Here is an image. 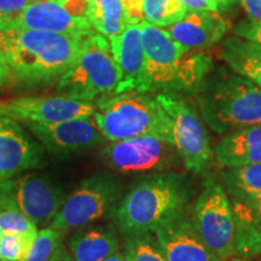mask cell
I'll use <instances>...</instances> for the list:
<instances>
[{
    "instance_id": "6da1fadb",
    "label": "cell",
    "mask_w": 261,
    "mask_h": 261,
    "mask_svg": "<svg viewBox=\"0 0 261 261\" xmlns=\"http://www.w3.org/2000/svg\"><path fill=\"white\" fill-rule=\"evenodd\" d=\"M89 33L68 34L2 27L0 47L9 64L11 80L25 89L51 86L76 61Z\"/></svg>"
},
{
    "instance_id": "7a4b0ae2",
    "label": "cell",
    "mask_w": 261,
    "mask_h": 261,
    "mask_svg": "<svg viewBox=\"0 0 261 261\" xmlns=\"http://www.w3.org/2000/svg\"><path fill=\"white\" fill-rule=\"evenodd\" d=\"M192 189L187 175L171 171L137 179L117 202L110 218L122 234L158 227L189 207Z\"/></svg>"
},
{
    "instance_id": "3957f363",
    "label": "cell",
    "mask_w": 261,
    "mask_h": 261,
    "mask_svg": "<svg viewBox=\"0 0 261 261\" xmlns=\"http://www.w3.org/2000/svg\"><path fill=\"white\" fill-rule=\"evenodd\" d=\"M194 97L205 125L218 135L261 125V90L230 68H212Z\"/></svg>"
},
{
    "instance_id": "277c9868",
    "label": "cell",
    "mask_w": 261,
    "mask_h": 261,
    "mask_svg": "<svg viewBox=\"0 0 261 261\" xmlns=\"http://www.w3.org/2000/svg\"><path fill=\"white\" fill-rule=\"evenodd\" d=\"M145 54V73L149 92L194 93L202 79L214 67L210 56H188L187 47L173 39L166 29L140 22Z\"/></svg>"
},
{
    "instance_id": "5b68a950",
    "label": "cell",
    "mask_w": 261,
    "mask_h": 261,
    "mask_svg": "<svg viewBox=\"0 0 261 261\" xmlns=\"http://www.w3.org/2000/svg\"><path fill=\"white\" fill-rule=\"evenodd\" d=\"M93 117L98 129L109 142L159 135L173 143L168 117L156 96L149 92L127 91L98 98Z\"/></svg>"
},
{
    "instance_id": "8992f818",
    "label": "cell",
    "mask_w": 261,
    "mask_h": 261,
    "mask_svg": "<svg viewBox=\"0 0 261 261\" xmlns=\"http://www.w3.org/2000/svg\"><path fill=\"white\" fill-rule=\"evenodd\" d=\"M119 80L109 39L92 31L85 37L76 61L58 80L56 94L93 102L115 94Z\"/></svg>"
},
{
    "instance_id": "52a82bcc",
    "label": "cell",
    "mask_w": 261,
    "mask_h": 261,
    "mask_svg": "<svg viewBox=\"0 0 261 261\" xmlns=\"http://www.w3.org/2000/svg\"><path fill=\"white\" fill-rule=\"evenodd\" d=\"M121 197L122 185L115 175L108 172L94 173L65 197L50 227L65 232L96 223L110 215Z\"/></svg>"
},
{
    "instance_id": "ba28073f",
    "label": "cell",
    "mask_w": 261,
    "mask_h": 261,
    "mask_svg": "<svg viewBox=\"0 0 261 261\" xmlns=\"http://www.w3.org/2000/svg\"><path fill=\"white\" fill-rule=\"evenodd\" d=\"M156 99L168 117L173 144L184 166L194 174L204 173L213 151L197 110L180 93L160 92Z\"/></svg>"
},
{
    "instance_id": "9c48e42d",
    "label": "cell",
    "mask_w": 261,
    "mask_h": 261,
    "mask_svg": "<svg viewBox=\"0 0 261 261\" xmlns=\"http://www.w3.org/2000/svg\"><path fill=\"white\" fill-rule=\"evenodd\" d=\"M192 219L202 240L215 255L223 261L233 255V212L223 185L212 179L204 181L192 208Z\"/></svg>"
},
{
    "instance_id": "30bf717a",
    "label": "cell",
    "mask_w": 261,
    "mask_h": 261,
    "mask_svg": "<svg viewBox=\"0 0 261 261\" xmlns=\"http://www.w3.org/2000/svg\"><path fill=\"white\" fill-rule=\"evenodd\" d=\"M104 162L123 174L165 172L180 161L177 149L159 135H144L110 142L102 150Z\"/></svg>"
},
{
    "instance_id": "8fae6325",
    "label": "cell",
    "mask_w": 261,
    "mask_h": 261,
    "mask_svg": "<svg viewBox=\"0 0 261 261\" xmlns=\"http://www.w3.org/2000/svg\"><path fill=\"white\" fill-rule=\"evenodd\" d=\"M0 182L19 210L38 227H46L52 223L67 197L63 189L40 173H28Z\"/></svg>"
},
{
    "instance_id": "7c38bea8",
    "label": "cell",
    "mask_w": 261,
    "mask_h": 261,
    "mask_svg": "<svg viewBox=\"0 0 261 261\" xmlns=\"http://www.w3.org/2000/svg\"><path fill=\"white\" fill-rule=\"evenodd\" d=\"M24 126L47 151L55 155L83 154L102 145L106 140L93 116L50 123L27 122Z\"/></svg>"
},
{
    "instance_id": "4fadbf2b",
    "label": "cell",
    "mask_w": 261,
    "mask_h": 261,
    "mask_svg": "<svg viewBox=\"0 0 261 261\" xmlns=\"http://www.w3.org/2000/svg\"><path fill=\"white\" fill-rule=\"evenodd\" d=\"M96 103L65 96H23L0 102V115L18 122L50 123L93 116Z\"/></svg>"
},
{
    "instance_id": "5bb4252c",
    "label": "cell",
    "mask_w": 261,
    "mask_h": 261,
    "mask_svg": "<svg viewBox=\"0 0 261 261\" xmlns=\"http://www.w3.org/2000/svg\"><path fill=\"white\" fill-rule=\"evenodd\" d=\"M44 146L14 119L0 115V181L40 167Z\"/></svg>"
},
{
    "instance_id": "9a60e30c",
    "label": "cell",
    "mask_w": 261,
    "mask_h": 261,
    "mask_svg": "<svg viewBox=\"0 0 261 261\" xmlns=\"http://www.w3.org/2000/svg\"><path fill=\"white\" fill-rule=\"evenodd\" d=\"M2 27L38 29L68 34H83L94 31L86 16H76L60 0H34L18 14L0 18Z\"/></svg>"
},
{
    "instance_id": "2e32d148",
    "label": "cell",
    "mask_w": 261,
    "mask_h": 261,
    "mask_svg": "<svg viewBox=\"0 0 261 261\" xmlns=\"http://www.w3.org/2000/svg\"><path fill=\"white\" fill-rule=\"evenodd\" d=\"M154 233L167 261H223L202 240L188 208L156 228Z\"/></svg>"
},
{
    "instance_id": "e0dca14e",
    "label": "cell",
    "mask_w": 261,
    "mask_h": 261,
    "mask_svg": "<svg viewBox=\"0 0 261 261\" xmlns=\"http://www.w3.org/2000/svg\"><path fill=\"white\" fill-rule=\"evenodd\" d=\"M109 41L120 73L115 94L127 91L149 92L140 23H129Z\"/></svg>"
},
{
    "instance_id": "ac0fdd59",
    "label": "cell",
    "mask_w": 261,
    "mask_h": 261,
    "mask_svg": "<svg viewBox=\"0 0 261 261\" xmlns=\"http://www.w3.org/2000/svg\"><path fill=\"white\" fill-rule=\"evenodd\" d=\"M166 31L188 50L207 48L221 41L226 34L227 23L218 12L189 10L184 18L166 27Z\"/></svg>"
},
{
    "instance_id": "d6986e66",
    "label": "cell",
    "mask_w": 261,
    "mask_h": 261,
    "mask_svg": "<svg viewBox=\"0 0 261 261\" xmlns=\"http://www.w3.org/2000/svg\"><path fill=\"white\" fill-rule=\"evenodd\" d=\"M230 201L234 219L233 256L248 261L261 252V195Z\"/></svg>"
},
{
    "instance_id": "ffe728a7",
    "label": "cell",
    "mask_w": 261,
    "mask_h": 261,
    "mask_svg": "<svg viewBox=\"0 0 261 261\" xmlns=\"http://www.w3.org/2000/svg\"><path fill=\"white\" fill-rule=\"evenodd\" d=\"M213 155L225 168L261 162V125L228 132L213 149Z\"/></svg>"
},
{
    "instance_id": "44dd1931",
    "label": "cell",
    "mask_w": 261,
    "mask_h": 261,
    "mask_svg": "<svg viewBox=\"0 0 261 261\" xmlns=\"http://www.w3.org/2000/svg\"><path fill=\"white\" fill-rule=\"evenodd\" d=\"M119 248V237L112 225L91 224L77 227L68 241L73 261H103Z\"/></svg>"
},
{
    "instance_id": "7402d4cb",
    "label": "cell",
    "mask_w": 261,
    "mask_h": 261,
    "mask_svg": "<svg viewBox=\"0 0 261 261\" xmlns=\"http://www.w3.org/2000/svg\"><path fill=\"white\" fill-rule=\"evenodd\" d=\"M220 57L234 73L253 81L261 90V45L238 37L221 42Z\"/></svg>"
},
{
    "instance_id": "603a6c76",
    "label": "cell",
    "mask_w": 261,
    "mask_h": 261,
    "mask_svg": "<svg viewBox=\"0 0 261 261\" xmlns=\"http://www.w3.org/2000/svg\"><path fill=\"white\" fill-rule=\"evenodd\" d=\"M86 17L94 31L108 39L121 34L130 23L121 0H89Z\"/></svg>"
},
{
    "instance_id": "cb8c5ba5",
    "label": "cell",
    "mask_w": 261,
    "mask_h": 261,
    "mask_svg": "<svg viewBox=\"0 0 261 261\" xmlns=\"http://www.w3.org/2000/svg\"><path fill=\"white\" fill-rule=\"evenodd\" d=\"M221 180L230 198L256 197L261 195V162L226 168L221 172Z\"/></svg>"
},
{
    "instance_id": "d4e9b609",
    "label": "cell",
    "mask_w": 261,
    "mask_h": 261,
    "mask_svg": "<svg viewBox=\"0 0 261 261\" xmlns=\"http://www.w3.org/2000/svg\"><path fill=\"white\" fill-rule=\"evenodd\" d=\"M123 253L128 261H167L154 232L123 234Z\"/></svg>"
},
{
    "instance_id": "484cf974",
    "label": "cell",
    "mask_w": 261,
    "mask_h": 261,
    "mask_svg": "<svg viewBox=\"0 0 261 261\" xmlns=\"http://www.w3.org/2000/svg\"><path fill=\"white\" fill-rule=\"evenodd\" d=\"M189 9L181 0H143L144 21L166 28L184 18Z\"/></svg>"
},
{
    "instance_id": "4316f807",
    "label": "cell",
    "mask_w": 261,
    "mask_h": 261,
    "mask_svg": "<svg viewBox=\"0 0 261 261\" xmlns=\"http://www.w3.org/2000/svg\"><path fill=\"white\" fill-rule=\"evenodd\" d=\"M2 185V182H0ZM3 197L0 202V227L6 232H15L21 234H38V226L23 212L18 208L10 196L3 189Z\"/></svg>"
},
{
    "instance_id": "83f0119b",
    "label": "cell",
    "mask_w": 261,
    "mask_h": 261,
    "mask_svg": "<svg viewBox=\"0 0 261 261\" xmlns=\"http://www.w3.org/2000/svg\"><path fill=\"white\" fill-rule=\"evenodd\" d=\"M62 231L52 227L40 228L24 261H50L57 248L62 244Z\"/></svg>"
},
{
    "instance_id": "f1b7e54d",
    "label": "cell",
    "mask_w": 261,
    "mask_h": 261,
    "mask_svg": "<svg viewBox=\"0 0 261 261\" xmlns=\"http://www.w3.org/2000/svg\"><path fill=\"white\" fill-rule=\"evenodd\" d=\"M37 234L6 232L0 238V260L24 261Z\"/></svg>"
},
{
    "instance_id": "f546056e",
    "label": "cell",
    "mask_w": 261,
    "mask_h": 261,
    "mask_svg": "<svg viewBox=\"0 0 261 261\" xmlns=\"http://www.w3.org/2000/svg\"><path fill=\"white\" fill-rule=\"evenodd\" d=\"M189 10H205V11H227L233 4V0H181Z\"/></svg>"
},
{
    "instance_id": "4dcf8cb0",
    "label": "cell",
    "mask_w": 261,
    "mask_h": 261,
    "mask_svg": "<svg viewBox=\"0 0 261 261\" xmlns=\"http://www.w3.org/2000/svg\"><path fill=\"white\" fill-rule=\"evenodd\" d=\"M233 32L238 38L257 42L261 45V21L247 19V21L240 22L234 27Z\"/></svg>"
},
{
    "instance_id": "1f68e13d",
    "label": "cell",
    "mask_w": 261,
    "mask_h": 261,
    "mask_svg": "<svg viewBox=\"0 0 261 261\" xmlns=\"http://www.w3.org/2000/svg\"><path fill=\"white\" fill-rule=\"evenodd\" d=\"M34 0H0V18L18 14Z\"/></svg>"
},
{
    "instance_id": "d6a6232c",
    "label": "cell",
    "mask_w": 261,
    "mask_h": 261,
    "mask_svg": "<svg viewBox=\"0 0 261 261\" xmlns=\"http://www.w3.org/2000/svg\"><path fill=\"white\" fill-rule=\"evenodd\" d=\"M130 23H140L144 21L143 15V0H121Z\"/></svg>"
},
{
    "instance_id": "836d02e7",
    "label": "cell",
    "mask_w": 261,
    "mask_h": 261,
    "mask_svg": "<svg viewBox=\"0 0 261 261\" xmlns=\"http://www.w3.org/2000/svg\"><path fill=\"white\" fill-rule=\"evenodd\" d=\"M240 2L250 18L261 21V0H240Z\"/></svg>"
},
{
    "instance_id": "e575fe53",
    "label": "cell",
    "mask_w": 261,
    "mask_h": 261,
    "mask_svg": "<svg viewBox=\"0 0 261 261\" xmlns=\"http://www.w3.org/2000/svg\"><path fill=\"white\" fill-rule=\"evenodd\" d=\"M10 81H11V73H10V68L8 62H6L4 52L0 47V89L6 86Z\"/></svg>"
},
{
    "instance_id": "d590c367",
    "label": "cell",
    "mask_w": 261,
    "mask_h": 261,
    "mask_svg": "<svg viewBox=\"0 0 261 261\" xmlns=\"http://www.w3.org/2000/svg\"><path fill=\"white\" fill-rule=\"evenodd\" d=\"M50 261H73V257H71L69 250H67V248L63 244H61L52 255Z\"/></svg>"
},
{
    "instance_id": "8d00e7d4",
    "label": "cell",
    "mask_w": 261,
    "mask_h": 261,
    "mask_svg": "<svg viewBox=\"0 0 261 261\" xmlns=\"http://www.w3.org/2000/svg\"><path fill=\"white\" fill-rule=\"evenodd\" d=\"M103 261H128V259H127V257H126L125 253L120 252V250H117V252L112 254V255H110V256H108L107 259H104Z\"/></svg>"
},
{
    "instance_id": "74e56055",
    "label": "cell",
    "mask_w": 261,
    "mask_h": 261,
    "mask_svg": "<svg viewBox=\"0 0 261 261\" xmlns=\"http://www.w3.org/2000/svg\"><path fill=\"white\" fill-rule=\"evenodd\" d=\"M248 261H261V252L257 254L256 256H254L253 259H250V260H248Z\"/></svg>"
},
{
    "instance_id": "f35d334b",
    "label": "cell",
    "mask_w": 261,
    "mask_h": 261,
    "mask_svg": "<svg viewBox=\"0 0 261 261\" xmlns=\"http://www.w3.org/2000/svg\"><path fill=\"white\" fill-rule=\"evenodd\" d=\"M224 261H243V260H241V259H238V257H236V256H230L228 257V259H226V260H224Z\"/></svg>"
},
{
    "instance_id": "ab89813d",
    "label": "cell",
    "mask_w": 261,
    "mask_h": 261,
    "mask_svg": "<svg viewBox=\"0 0 261 261\" xmlns=\"http://www.w3.org/2000/svg\"><path fill=\"white\" fill-rule=\"evenodd\" d=\"M2 197H3V191H2V185H0V202H2Z\"/></svg>"
},
{
    "instance_id": "60d3db41",
    "label": "cell",
    "mask_w": 261,
    "mask_h": 261,
    "mask_svg": "<svg viewBox=\"0 0 261 261\" xmlns=\"http://www.w3.org/2000/svg\"><path fill=\"white\" fill-rule=\"evenodd\" d=\"M3 234H4V231H3V230H2V227H0V238L3 237Z\"/></svg>"
},
{
    "instance_id": "b9f144b4",
    "label": "cell",
    "mask_w": 261,
    "mask_h": 261,
    "mask_svg": "<svg viewBox=\"0 0 261 261\" xmlns=\"http://www.w3.org/2000/svg\"><path fill=\"white\" fill-rule=\"evenodd\" d=\"M0 261H2V260H0Z\"/></svg>"
}]
</instances>
